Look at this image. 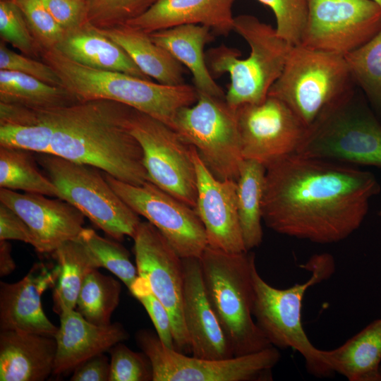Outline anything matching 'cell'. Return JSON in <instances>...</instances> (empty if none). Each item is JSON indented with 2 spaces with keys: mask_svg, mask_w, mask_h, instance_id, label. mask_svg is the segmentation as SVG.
I'll return each instance as SVG.
<instances>
[{
  "mask_svg": "<svg viewBox=\"0 0 381 381\" xmlns=\"http://www.w3.org/2000/svg\"><path fill=\"white\" fill-rule=\"evenodd\" d=\"M380 190L370 171L291 155L266 167L262 220L280 234L337 243L361 226Z\"/></svg>",
  "mask_w": 381,
  "mask_h": 381,
  "instance_id": "1",
  "label": "cell"
},
{
  "mask_svg": "<svg viewBox=\"0 0 381 381\" xmlns=\"http://www.w3.org/2000/svg\"><path fill=\"white\" fill-rule=\"evenodd\" d=\"M131 109L118 102L95 99L37 110L52 129L51 154L141 185L148 177L143 150L129 129Z\"/></svg>",
  "mask_w": 381,
  "mask_h": 381,
  "instance_id": "2",
  "label": "cell"
},
{
  "mask_svg": "<svg viewBox=\"0 0 381 381\" xmlns=\"http://www.w3.org/2000/svg\"><path fill=\"white\" fill-rule=\"evenodd\" d=\"M50 66L76 102L108 99L126 104L173 126L179 109L198 99L194 86L166 85L125 73L90 68L66 57L55 48L41 49Z\"/></svg>",
  "mask_w": 381,
  "mask_h": 381,
  "instance_id": "3",
  "label": "cell"
},
{
  "mask_svg": "<svg viewBox=\"0 0 381 381\" xmlns=\"http://www.w3.org/2000/svg\"><path fill=\"white\" fill-rule=\"evenodd\" d=\"M199 260L206 294L234 356L272 346L253 315L254 253L207 246Z\"/></svg>",
  "mask_w": 381,
  "mask_h": 381,
  "instance_id": "4",
  "label": "cell"
},
{
  "mask_svg": "<svg viewBox=\"0 0 381 381\" xmlns=\"http://www.w3.org/2000/svg\"><path fill=\"white\" fill-rule=\"evenodd\" d=\"M233 31L250 47V54L240 59L241 52L225 44L210 49L205 55L212 75L227 73L230 83L225 100L232 108L259 104L282 74L294 45L282 38L276 29L251 15L234 18Z\"/></svg>",
  "mask_w": 381,
  "mask_h": 381,
  "instance_id": "5",
  "label": "cell"
},
{
  "mask_svg": "<svg viewBox=\"0 0 381 381\" xmlns=\"http://www.w3.org/2000/svg\"><path fill=\"white\" fill-rule=\"evenodd\" d=\"M305 267L312 271L310 278L286 289H277L267 284L255 267L253 272V315L272 346L298 351L304 358L310 374L319 378L332 377L334 373L325 363L322 350L310 342L304 331L301 308L308 289L331 276L334 269V260L327 253L315 255Z\"/></svg>",
  "mask_w": 381,
  "mask_h": 381,
  "instance_id": "6",
  "label": "cell"
},
{
  "mask_svg": "<svg viewBox=\"0 0 381 381\" xmlns=\"http://www.w3.org/2000/svg\"><path fill=\"white\" fill-rule=\"evenodd\" d=\"M352 78L344 56L294 45L268 95L284 102L308 128L351 94Z\"/></svg>",
  "mask_w": 381,
  "mask_h": 381,
  "instance_id": "7",
  "label": "cell"
},
{
  "mask_svg": "<svg viewBox=\"0 0 381 381\" xmlns=\"http://www.w3.org/2000/svg\"><path fill=\"white\" fill-rule=\"evenodd\" d=\"M296 154L381 169V121L353 92L307 128Z\"/></svg>",
  "mask_w": 381,
  "mask_h": 381,
  "instance_id": "8",
  "label": "cell"
},
{
  "mask_svg": "<svg viewBox=\"0 0 381 381\" xmlns=\"http://www.w3.org/2000/svg\"><path fill=\"white\" fill-rule=\"evenodd\" d=\"M37 163L59 191V198L78 208L114 240L133 238L141 222L113 190L101 169L54 154L37 153Z\"/></svg>",
  "mask_w": 381,
  "mask_h": 381,
  "instance_id": "9",
  "label": "cell"
},
{
  "mask_svg": "<svg viewBox=\"0 0 381 381\" xmlns=\"http://www.w3.org/2000/svg\"><path fill=\"white\" fill-rule=\"evenodd\" d=\"M172 128L220 180L237 181L244 159L236 109L225 98L198 92L195 104L178 110Z\"/></svg>",
  "mask_w": 381,
  "mask_h": 381,
  "instance_id": "10",
  "label": "cell"
},
{
  "mask_svg": "<svg viewBox=\"0 0 381 381\" xmlns=\"http://www.w3.org/2000/svg\"><path fill=\"white\" fill-rule=\"evenodd\" d=\"M138 346L148 357L152 381H260L272 380L281 354L271 346L225 359H207L180 353L164 345L156 332L140 329Z\"/></svg>",
  "mask_w": 381,
  "mask_h": 381,
  "instance_id": "11",
  "label": "cell"
},
{
  "mask_svg": "<svg viewBox=\"0 0 381 381\" xmlns=\"http://www.w3.org/2000/svg\"><path fill=\"white\" fill-rule=\"evenodd\" d=\"M128 126L143 150L148 181L195 210L197 179L191 146L166 123L133 108Z\"/></svg>",
  "mask_w": 381,
  "mask_h": 381,
  "instance_id": "12",
  "label": "cell"
},
{
  "mask_svg": "<svg viewBox=\"0 0 381 381\" xmlns=\"http://www.w3.org/2000/svg\"><path fill=\"white\" fill-rule=\"evenodd\" d=\"M104 175L118 195L155 226L181 258H200L207 241L193 208L149 181L133 185Z\"/></svg>",
  "mask_w": 381,
  "mask_h": 381,
  "instance_id": "13",
  "label": "cell"
},
{
  "mask_svg": "<svg viewBox=\"0 0 381 381\" xmlns=\"http://www.w3.org/2000/svg\"><path fill=\"white\" fill-rule=\"evenodd\" d=\"M133 239L138 275L147 281L152 292L169 314L174 349L191 354L183 313V258L147 221L140 223Z\"/></svg>",
  "mask_w": 381,
  "mask_h": 381,
  "instance_id": "14",
  "label": "cell"
},
{
  "mask_svg": "<svg viewBox=\"0 0 381 381\" xmlns=\"http://www.w3.org/2000/svg\"><path fill=\"white\" fill-rule=\"evenodd\" d=\"M381 30V7L373 0H308L301 44L345 56Z\"/></svg>",
  "mask_w": 381,
  "mask_h": 381,
  "instance_id": "15",
  "label": "cell"
},
{
  "mask_svg": "<svg viewBox=\"0 0 381 381\" xmlns=\"http://www.w3.org/2000/svg\"><path fill=\"white\" fill-rule=\"evenodd\" d=\"M241 152L265 167L294 155L307 128L282 100L268 95L259 104H248L236 109Z\"/></svg>",
  "mask_w": 381,
  "mask_h": 381,
  "instance_id": "16",
  "label": "cell"
},
{
  "mask_svg": "<svg viewBox=\"0 0 381 381\" xmlns=\"http://www.w3.org/2000/svg\"><path fill=\"white\" fill-rule=\"evenodd\" d=\"M191 151L197 179L195 210L205 228L207 246L228 253L247 251L238 214L236 181L216 178L193 146Z\"/></svg>",
  "mask_w": 381,
  "mask_h": 381,
  "instance_id": "17",
  "label": "cell"
},
{
  "mask_svg": "<svg viewBox=\"0 0 381 381\" xmlns=\"http://www.w3.org/2000/svg\"><path fill=\"white\" fill-rule=\"evenodd\" d=\"M0 202L24 220L33 236L32 246L39 253H53L64 242L78 238L85 228V215L59 198L1 188Z\"/></svg>",
  "mask_w": 381,
  "mask_h": 381,
  "instance_id": "18",
  "label": "cell"
},
{
  "mask_svg": "<svg viewBox=\"0 0 381 381\" xmlns=\"http://www.w3.org/2000/svg\"><path fill=\"white\" fill-rule=\"evenodd\" d=\"M57 265L35 264L28 273L14 283H0V329L55 337L58 327L44 312L42 296L55 285Z\"/></svg>",
  "mask_w": 381,
  "mask_h": 381,
  "instance_id": "19",
  "label": "cell"
},
{
  "mask_svg": "<svg viewBox=\"0 0 381 381\" xmlns=\"http://www.w3.org/2000/svg\"><path fill=\"white\" fill-rule=\"evenodd\" d=\"M183 313L191 355L207 359L234 356L208 299L199 258H183Z\"/></svg>",
  "mask_w": 381,
  "mask_h": 381,
  "instance_id": "20",
  "label": "cell"
},
{
  "mask_svg": "<svg viewBox=\"0 0 381 381\" xmlns=\"http://www.w3.org/2000/svg\"><path fill=\"white\" fill-rule=\"evenodd\" d=\"M59 318L60 325L54 337V375L73 370L89 358L104 353L129 337L121 323L97 325L87 320L75 309L61 313Z\"/></svg>",
  "mask_w": 381,
  "mask_h": 381,
  "instance_id": "21",
  "label": "cell"
},
{
  "mask_svg": "<svg viewBox=\"0 0 381 381\" xmlns=\"http://www.w3.org/2000/svg\"><path fill=\"white\" fill-rule=\"evenodd\" d=\"M236 0H157L126 24L146 33L182 25H201L227 36L234 28L232 6Z\"/></svg>",
  "mask_w": 381,
  "mask_h": 381,
  "instance_id": "22",
  "label": "cell"
},
{
  "mask_svg": "<svg viewBox=\"0 0 381 381\" xmlns=\"http://www.w3.org/2000/svg\"><path fill=\"white\" fill-rule=\"evenodd\" d=\"M56 352L54 337L1 330L0 380H44L53 373Z\"/></svg>",
  "mask_w": 381,
  "mask_h": 381,
  "instance_id": "23",
  "label": "cell"
},
{
  "mask_svg": "<svg viewBox=\"0 0 381 381\" xmlns=\"http://www.w3.org/2000/svg\"><path fill=\"white\" fill-rule=\"evenodd\" d=\"M152 40L166 49L186 66L193 75L197 92L225 98L221 87L214 81L204 54L206 44L213 40L211 30L201 25H182L149 34Z\"/></svg>",
  "mask_w": 381,
  "mask_h": 381,
  "instance_id": "24",
  "label": "cell"
},
{
  "mask_svg": "<svg viewBox=\"0 0 381 381\" xmlns=\"http://www.w3.org/2000/svg\"><path fill=\"white\" fill-rule=\"evenodd\" d=\"M55 49L72 61L90 68L151 80L121 46L87 23L65 32Z\"/></svg>",
  "mask_w": 381,
  "mask_h": 381,
  "instance_id": "25",
  "label": "cell"
},
{
  "mask_svg": "<svg viewBox=\"0 0 381 381\" xmlns=\"http://www.w3.org/2000/svg\"><path fill=\"white\" fill-rule=\"evenodd\" d=\"M322 356L334 373L349 381H381V319L339 347L322 350Z\"/></svg>",
  "mask_w": 381,
  "mask_h": 381,
  "instance_id": "26",
  "label": "cell"
},
{
  "mask_svg": "<svg viewBox=\"0 0 381 381\" xmlns=\"http://www.w3.org/2000/svg\"><path fill=\"white\" fill-rule=\"evenodd\" d=\"M98 30L121 46L149 78L166 85L185 83L182 64L155 44L148 33L127 25Z\"/></svg>",
  "mask_w": 381,
  "mask_h": 381,
  "instance_id": "27",
  "label": "cell"
},
{
  "mask_svg": "<svg viewBox=\"0 0 381 381\" xmlns=\"http://www.w3.org/2000/svg\"><path fill=\"white\" fill-rule=\"evenodd\" d=\"M52 254L59 271L53 292V310L59 315L75 309L86 277L99 267L89 249L78 238L64 242Z\"/></svg>",
  "mask_w": 381,
  "mask_h": 381,
  "instance_id": "28",
  "label": "cell"
},
{
  "mask_svg": "<svg viewBox=\"0 0 381 381\" xmlns=\"http://www.w3.org/2000/svg\"><path fill=\"white\" fill-rule=\"evenodd\" d=\"M52 135L37 109L0 102V146L51 154Z\"/></svg>",
  "mask_w": 381,
  "mask_h": 381,
  "instance_id": "29",
  "label": "cell"
},
{
  "mask_svg": "<svg viewBox=\"0 0 381 381\" xmlns=\"http://www.w3.org/2000/svg\"><path fill=\"white\" fill-rule=\"evenodd\" d=\"M266 167L251 159H244L237 183V207L246 250L259 246L263 237L262 200Z\"/></svg>",
  "mask_w": 381,
  "mask_h": 381,
  "instance_id": "30",
  "label": "cell"
},
{
  "mask_svg": "<svg viewBox=\"0 0 381 381\" xmlns=\"http://www.w3.org/2000/svg\"><path fill=\"white\" fill-rule=\"evenodd\" d=\"M0 102L35 109L77 102L64 87L51 85L32 76L0 69Z\"/></svg>",
  "mask_w": 381,
  "mask_h": 381,
  "instance_id": "31",
  "label": "cell"
},
{
  "mask_svg": "<svg viewBox=\"0 0 381 381\" xmlns=\"http://www.w3.org/2000/svg\"><path fill=\"white\" fill-rule=\"evenodd\" d=\"M32 152L0 146V188L59 198V191L38 169Z\"/></svg>",
  "mask_w": 381,
  "mask_h": 381,
  "instance_id": "32",
  "label": "cell"
},
{
  "mask_svg": "<svg viewBox=\"0 0 381 381\" xmlns=\"http://www.w3.org/2000/svg\"><path fill=\"white\" fill-rule=\"evenodd\" d=\"M121 293V285L118 280L94 269L83 284L75 310L92 323L109 325L119 306Z\"/></svg>",
  "mask_w": 381,
  "mask_h": 381,
  "instance_id": "33",
  "label": "cell"
},
{
  "mask_svg": "<svg viewBox=\"0 0 381 381\" xmlns=\"http://www.w3.org/2000/svg\"><path fill=\"white\" fill-rule=\"evenodd\" d=\"M344 57L353 82L365 92L381 121V30Z\"/></svg>",
  "mask_w": 381,
  "mask_h": 381,
  "instance_id": "34",
  "label": "cell"
},
{
  "mask_svg": "<svg viewBox=\"0 0 381 381\" xmlns=\"http://www.w3.org/2000/svg\"><path fill=\"white\" fill-rule=\"evenodd\" d=\"M78 238L93 255L98 267H104L118 277L129 289L138 277L136 266L130 258V253L116 240L99 236L95 230L84 228Z\"/></svg>",
  "mask_w": 381,
  "mask_h": 381,
  "instance_id": "35",
  "label": "cell"
},
{
  "mask_svg": "<svg viewBox=\"0 0 381 381\" xmlns=\"http://www.w3.org/2000/svg\"><path fill=\"white\" fill-rule=\"evenodd\" d=\"M86 23L97 29L126 24L146 11L157 0H85Z\"/></svg>",
  "mask_w": 381,
  "mask_h": 381,
  "instance_id": "36",
  "label": "cell"
},
{
  "mask_svg": "<svg viewBox=\"0 0 381 381\" xmlns=\"http://www.w3.org/2000/svg\"><path fill=\"white\" fill-rule=\"evenodd\" d=\"M0 36L1 41L10 44L21 54L40 58V47L13 0H0Z\"/></svg>",
  "mask_w": 381,
  "mask_h": 381,
  "instance_id": "37",
  "label": "cell"
},
{
  "mask_svg": "<svg viewBox=\"0 0 381 381\" xmlns=\"http://www.w3.org/2000/svg\"><path fill=\"white\" fill-rule=\"evenodd\" d=\"M258 1L272 11L279 36L292 45L299 44L307 21L308 0Z\"/></svg>",
  "mask_w": 381,
  "mask_h": 381,
  "instance_id": "38",
  "label": "cell"
},
{
  "mask_svg": "<svg viewBox=\"0 0 381 381\" xmlns=\"http://www.w3.org/2000/svg\"><path fill=\"white\" fill-rule=\"evenodd\" d=\"M23 12L40 49L55 48L65 31L56 22L41 0H13Z\"/></svg>",
  "mask_w": 381,
  "mask_h": 381,
  "instance_id": "39",
  "label": "cell"
},
{
  "mask_svg": "<svg viewBox=\"0 0 381 381\" xmlns=\"http://www.w3.org/2000/svg\"><path fill=\"white\" fill-rule=\"evenodd\" d=\"M109 381H150L153 373L148 357L142 351H132L122 342L110 350Z\"/></svg>",
  "mask_w": 381,
  "mask_h": 381,
  "instance_id": "40",
  "label": "cell"
},
{
  "mask_svg": "<svg viewBox=\"0 0 381 381\" xmlns=\"http://www.w3.org/2000/svg\"><path fill=\"white\" fill-rule=\"evenodd\" d=\"M128 290L145 309L155 328L157 335L164 345L174 349L169 314L165 306L152 292L147 281L138 276Z\"/></svg>",
  "mask_w": 381,
  "mask_h": 381,
  "instance_id": "41",
  "label": "cell"
},
{
  "mask_svg": "<svg viewBox=\"0 0 381 381\" xmlns=\"http://www.w3.org/2000/svg\"><path fill=\"white\" fill-rule=\"evenodd\" d=\"M0 69L22 73L54 86L63 87L54 69L42 61L18 54L0 42Z\"/></svg>",
  "mask_w": 381,
  "mask_h": 381,
  "instance_id": "42",
  "label": "cell"
},
{
  "mask_svg": "<svg viewBox=\"0 0 381 381\" xmlns=\"http://www.w3.org/2000/svg\"><path fill=\"white\" fill-rule=\"evenodd\" d=\"M45 8L65 32L86 23L85 0H41Z\"/></svg>",
  "mask_w": 381,
  "mask_h": 381,
  "instance_id": "43",
  "label": "cell"
},
{
  "mask_svg": "<svg viewBox=\"0 0 381 381\" xmlns=\"http://www.w3.org/2000/svg\"><path fill=\"white\" fill-rule=\"evenodd\" d=\"M16 240L33 246L34 239L24 220L0 202V241Z\"/></svg>",
  "mask_w": 381,
  "mask_h": 381,
  "instance_id": "44",
  "label": "cell"
},
{
  "mask_svg": "<svg viewBox=\"0 0 381 381\" xmlns=\"http://www.w3.org/2000/svg\"><path fill=\"white\" fill-rule=\"evenodd\" d=\"M110 361L104 353L89 358L74 370L71 381H109Z\"/></svg>",
  "mask_w": 381,
  "mask_h": 381,
  "instance_id": "45",
  "label": "cell"
},
{
  "mask_svg": "<svg viewBox=\"0 0 381 381\" xmlns=\"http://www.w3.org/2000/svg\"><path fill=\"white\" fill-rule=\"evenodd\" d=\"M11 245L8 241H0V277L12 273L16 263L11 255Z\"/></svg>",
  "mask_w": 381,
  "mask_h": 381,
  "instance_id": "46",
  "label": "cell"
},
{
  "mask_svg": "<svg viewBox=\"0 0 381 381\" xmlns=\"http://www.w3.org/2000/svg\"><path fill=\"white\" fill-rule=\"evenodd\" d=\"M381 7V0H373Z\"/></svg>",
  "mask_w": 381,
  "mask_h": 381,
  "instance_id": "47",
  "label": "cell"
},
{
  "mask_svg": "<svg viewBox=\"0 0 381 381\" xmlns=\"http://www.w3.org/2000/svg\"><path fill=\"white\" fill-rule=\"evenodd\" d=\"M378 215H379L380 217H381V209H380V210H379V212H378Z\"/></svg>",
  "mask_w": 381,
  "mask_h": 381,
  "instance_id": "48",
  "label": "cell"
}]
</instances>
